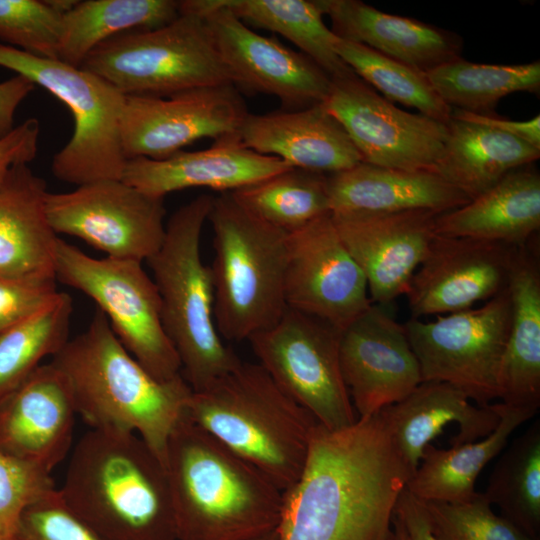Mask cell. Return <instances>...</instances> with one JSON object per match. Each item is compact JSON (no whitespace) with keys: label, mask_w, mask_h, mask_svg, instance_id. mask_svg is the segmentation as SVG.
<instances>
[{"label":"cell","mask_w":540,"mask_h":540,"mask_svg":"<svg viewBox=\"0 0 540 540\" xmlns=\"http://www.w3.org/2000/svg\"><path fill=\"white\" fill-rule=\"evenodd\" d=\"M411 475L380 412L338 430L318 423L283 492L278 540H384Z\"/></svg>","instance_id":"6da1fadb"},{"label":"cell","mask_w":540,"mask_h":540,"mask_svg":"<svg viewBox=\"0 0 540 540\" xmlns=\"http://www.w3.org/2000/svg\"><path fill=\"white\" fill-rule=\"evenodd\" d=\"M177 540H254L276 531L283 492L185 412L166 449Z\"/></svg>","instance_id":"7a4b0ae2"},{"label":"cell","mask_w":540,"mask_h":540,"mask_svg":"<svg viewBox=\"0 0 540 540\" xmlns=\"http://www.w3.org/2000/svg\"><path fill=\"white\" fill-rule=\"evenodd\" d=\"M58 490L101 540H177L166 465L135 433L88 431Z\"/></svg>","instance_id":"3957f363"},{"label":"cell","mask_w":540,"mask_h":540,"mask_svg":"<svg viewBox=\"0 0 540 540\" xmlns=\"http://www.w3.org/2000/svg\"><path fill=\"white\" fill-rule=\"evenodd\" d=\"M51 362L67 377L77 415L92 429L135 433L165 464L169 436L192 393L181 374L165 381L151 375L100 310Z\"/></svg>","instance_id":"277c9868"},{"label":"cell","mask_w":540,"mask_h":540,"mask_svg":"<svg viewBox=\"0 0 540 540\" xmlns=\"http://www.w3.org/2000/svg\"><path fill=\"white\" fill-rule=\"evenodd\" d=\"M185 414L282 492L298 480L318 424L259 363L249 362L192 391Z\"/></svg>","instance_id":"5b68a950"},{"label":"cell","mask_w":540,"mask_h":540,"mask_svg":"<svg viewBox=\"0 0 540 540\" xmlns=\"http://www.w3.org/2000/svg\"><path fill=\"white\" fill-rule=\"evenodd\" d=\"M212 202V196L203 194L178 208L166 224L161 246L147 260L164 329L192 391L242 362L217 330L211 269L201 256L202 229Z\"/></svg>","instance_id":"8992f818"},{"label":"cell","mask_w":540,"mask_h":540,"mask_svg":"<svg viewBox=\"0 0 540 540\" xmlns=\"http://www.w3.org/2000/svg\"><path fill=\"white\" fill-rule=\"evenodd\" d=\"M214 319L222 338L247 339L275 324L287 306L288 233L253 215L230 192L213 197Z\"/></svg>","instance_id":"52a82bcc"},{"label":"cell","mask_w":540,"mask_h":540,"mask_svg":"<svg viewBox=\"0 0 540 540\" xmlns=\"http://www.w3.org/2000/svg\"><path fill=\"white\" fill-rule=\"evenodd\" d=\"M80 67L124 95L168 97L233 85L204 18L195 13H180L155 29L118 34L91 50Z\"/></svg>","instance_id":"ba28073f"},{"label":"cell","mask_w":540,"mask_h":540,"mask_svg":"<svg viewBox=\"0 0 540 540\" xmlns=\"http://www.w3.org/2000/svg\"><path fill=\"white\" fill-rule=\"evenodd\" d=\"M0 67L46 89L70 110L73 135L51 162L57 179L80 186L122 178L126 163L120 141L124 94L81 67L5 44H0Z\"/></svg>","instance_id":"9c48e42d"},{"label":"cell","mask_w":540,"mask_h":540,"mask_svg":"<svg viewBox=\"0 0 540 540\" xmlns=\"http://www.w3.org/2000/svg\"><path fill=\"white\" fill-rule=\"evenodd\" d=\"M55 272L56 280L97 303L119 341L151 375L165 381L181 374L163 326L158 290L142 262L94 258L58 238Z\"/></svg>","instance_id":"30bf717a"},{"label":"cell","mask_w":540,"mask_h":540,"mask_svg":"<svg viewBox=\"0 0 540 540\" xmlns=\"http://www.w3.org/2000/svg\"><path fill=\"white\" fill-rule=\"evenodd\" d=\"M340 334L287 307L275 324L248 338L259 364L279 388L329 430L358 419L341 373Z\"/></svg>","instance_id":"8fae6325"},{"label":"cell","mask_w":540,"mask_h":540,"mask_svg":"<svg viewBox=\"0 0 540 540\" xmlns=\"http://www.w3.org/2000/svg\"><path fill=\"white\" fill-rule=\"evenodd\" d=\"M511 317L508 289L479 307L403 324L422 382L449 383L478 406L498 398L499 372Z\"/></svg>","instance_id":"7c38bea8"},{"label":"cell","mask_w":540,"mask_h":540,"mask_svg":"<svg viewBox=\"0 0 540 540\" xmlns=\"http://www.w3.org/2000/svg\"><path fill=\"white\" fill-rule=\"evenodd\" d=\"M179 13L204 18L237 89L275 96L285 111L309 108L326 100L331 78L319 65L276 38L254 32L217 0L179 1Z\"/></svg>","instance_id":"4fadbf2b"},{"label":"cell","mask_w":540,"mask_h":540,"mask_svg":"<svg viewBox=\"0 0 540 540\" xmlns=\"http://www.w3.org/2000/svg\"><path fill=\"white\" fill-rule=\"evenodd\" d=\"M45 206L57 235L77 237L107 257L147 261L164 240V198L122 179L99 180L66 193L48 192Z\"/></svg>","instance_id":"5bb4252c"},{"label":"cell","mask_w":540,"mask_h":540,"mask_svg":"<svg viewBox=\"0 0 540 540\" xmlns=\"http://www.w3.org/2000/svg\"><path fill=\"white\" fill-rule=\"evenodd\" d=\"M324 105L342 124L362 162L434 172L443 153L446 124L396 107L354 72L331 79Z\"/></svg>","instance_id":"9a60e30c"},{"label":"cell","mask_w":540,"mask_h":540,"mask_svg":"<svg viewBox=\"0 0 540 540\" xmlns=\"http://www.w3.org/2000/svg\"><path fill=\"white\" fill-rule=\"evenodd\" d=\"M248 111L234 85L203 87L168 97L125 95L120 141L126 160L166 159L202 138L239 134Z\"/></svg>","instance_id":"2e32d148"},{"label":"cell","mask_w":540,"mask_h":540,"mask_svg":"<svg viewBox=\"0 0 540 540\" xmlns=\"http://www.w3.org/2000/svg\"><path fill=\"white\" fill-rule=\"evenodd\" d=\"M287 249L288 308L342 331L371 306L365 275L343 244L331 213L288 233Z\"/></svg>","instance_id":"e0dca14e"},{"label":"cell","mask_w":540,"mask_h":540,"mask_svg":"<svg viewBox=\"0 0 540 540\" xmlns=\"http://www.w3.org/2000/svg\"><path fill=\"white\" fill-rule=\"evenodd\" d=\"M391 306H371L341 331L342 377L358 418L379 413L421 382L418 360Z\"/></svg>","instance_id":"ac0fdd59"},{"label":"cell","mask_w":540,"mask_h":540,"mask_svg":"<svg viewBox=\"0 0 540 540\" xmlns=\"http://www.w3.org/2000/svg\"><path fill=\"white\" fill-rule=\"evenodd\" d=\"M517 248L436 234L405 294L412 318L466 310L498 295Z\"/></svg>","instance_id":"d6986e66"},{"label":"cell","mask_w":540,"mask_h":540,"mask_svg":"<svg viewBox=\"0 0 540 540\" xmlns=\"http://www.w3.org/2000/svg\"><path fill=\"white\" fill-rule=\"evenodd\" d=\"M427 210L332 214L336 230L365 275L371 303L392 306L436 236V217Z\"/></svg>","instance_id":"ffe728a7"},{"label":"cell","mask_w":540,"mask_h":540,"mask_svg":"<svg viewBox=\"0 0 540 540\" xmlns=\"http://www.w3.org/2000/svg\"><path fill=\"white\" fill-rule=\"evenodd\" d=\"M76 415L65 374L41 364L0 401V449L52 472L71 449Z\"/></svg>","instance_id":"44dd1931"},{"label":"cell","mask_w":540,"mask_h":540,"mask_svg":"<svg viewBox=\"0 0 540 540\" xmlns=\"http://www.w3.org/2000/svg\"><path fill=\"white\" fill-rule=\"evenodd\" d=\"M289 168L277 157L245 147L236 134L214 141L205 150H182L162 160H126L121 179L146 194L164 198L193 187L232 192Z\"/></svg>","instance_id":"7402d4cb"},{"label":"cell","mask_w":540,"mask_h":540,"mask_svg":"<svg viewBox=\"0 0 540 540\" xmlns=\"http://www.w3.org/2000/svg\"><path fill=\"white\" fill-rule=\"evenodd\" d=\"M239 136L245 147L259 154L326 175L362 162L344 127L324 103L295 111L248 113Z\"/></svg>","instance_id":"603a6c76"},{"label":"cell","mask_w":540,"mask_h":540,"mask_svg":"<svg viewBox=\"0 0 540 540\" xmlns=\"http://www.w3.org/2000/svg\"><path fill=\"white\" fill-rule=\"evenodd\" d=\"M46 182L28 164L0 181V278L55 283L58 236L46 214Z\"/></svg>","instance_id":"cb8c5ba5"},{"label":"cell","mask_w":540,"mask_h":540,"mask_svg":"<svg viewBox=\"0 0 540 540\" xmlns=\"http://www.w3.org/2000/svg\"><path fill=\"white\" fill-rule=\"evenodd\" d=\"M403 461L414 473L424 448L444 427L457 423L450 446L488 436L498 425L497 403L473 405L457 387L440 381H423L408 396L380 411Z\"/></svg>","instance_id":"d4e9b609"},{"label":"cell","mask_w":540,"mask_h":540,"mask_svg":"<svg viewBox=\"0 0 540 540\" xmlns=\"http://www.w3.org/2000/svg\"><path fill=\"white\" fill-rule=\"evenodd\" d=\"M333 33L374 49L419 71L457 60L462 38L410 17L380 11L360 0H315Z\"/></svg>","instance_id":"484cf974"},{"label":"cell","mask_w":540,"mask_h":540,"mask_svg":"<svg viewBox=\"0 0 540 540\" xmlns=\"http://www.w3.org/2000/svg\"><path fill=\"white\" fill-rule=\"evenodd\" d=\"M332 214L427 210L438 214L470 201L433 171H407L365 162L327 175Z\"/></svg>","instance_id":"4316f807"},{"label":"cell","mask_w":540,"mask_h":540,"mask_svg":"<svg viewBox=\"0 0 540 540\" xmlns=\"http://www.w3.org/2000/svg\"><path fill=\"white\" fill-rule=\"evenodd\" d=\"M533 239L518 247L507 289L510 327L503 355L498 398L517 408L540 407V263Z\"/></svg>","instance_id":"83f0119b"},{"label":"cell","mask_w":540,"mask_h":540,"mask_svg":"<svg viewBox=\"0 0 540 540\" xmlns=\"http://www.w3.org/2000/svg\"><path fill=\"white\" fill-rule=\"evenodd\" d=\"M540 228V174L533 164L509 172L467 204L439 214L436 234L527 245Z\"/></svg>","instance_id":"f1b7e54d"},{"label":"cell","mask_w":540,"mask_h":540,"mask_svg":"<svg viewBox=\"0 0 540 540\" xmlns=\"http://www.w3.org/2000/svg\"><path fill=\"white\" fill-rule=\"evenodd\" d=\"M497 407L499 423L485 438L448 449L428 444L405 489L422 502L457 504L473 500L481 471L500 455L512 433L537 413L502 402Z\"/></svg>","instance_id":"f546056e"},{"label":"cell","mask_w":540,"mask_h":540,"mask_svg":"<svg viewBox=\"0 0 540 540\" xmlns=\"http://www.w3.org/2000/svg\"><path fill=\"white\" fill-rule=\"evenodd\" d=\"M434 172L473 199L509 172L533 164L540 149L489 126L452 118Z\"/></svg>","instance_id":"4dcf8cb0"},{"label":"cell","mask_w":540,"mask_h":540,"mask_svg":"<svg viewBox=\"0 0 540 540\" xmlns=\"http://www.w3.org/2000/svg\"><path fill=\"white\" fill-rule=\"evenodd\" d=\"M179 15L174 0L78 1L63 15L58 60L80 67L100 43L123 32L164 26Z\"/></svg>","instance_id":"1f68e13d"},{"label":"cell","mask_w":540,"mask_h":540,"mask_svg":"<svg viewBox=\"0 0 540 540\" xmlns=\"http://www.w3.org/2000/svg\"><path fill=\"white\" fill-rule=\"evenodd\" d=\"M244 24L277 33L319 65L331 79L352 69L338 56V37L326 26L315 0H217Z\"/></svg>","instance_id":"d6a6232c"},{"label":"cell","mask_w":540,"mask_h":540,"mask_svg":"<svg viewBox=\"0 0 540 540\" xmlns=\"http://www.w3.org/2000/svg\"><path fill=\"white\" fill-rule=\"evenodd\" d=\"M441 99L452 109L495 114L501 98L516 92L538 94L540 61L517 65L474 63L459 58L426 73Z\"/></svg>","instance_id":"836d02e7"},{"label":"cell","mask_w":540,"mask_h":540,"mask_svg":"<svg viewBox=\"0 0 540 540\" xmlns=\"http://www.w3.org/2000/svg\"><path fill=\"white\" fill-rule=\"evenodd\" d=\"M482 493L530 537L540 534V420L500 453Z\"/></svg>","instance_id":"e575fe53"},{"label":"cell","mask_w":540,"mask_h":540,"mask_svg":"<svg viewBox=\"0 0 540 540\" xmlns=\"http://www.w3.org/2000/svg\"><path fill=\"white\" fill-rule=\"evenodd\" d=\"M256 217L292 233L330 212L327 175L299 168L230 192Z\"/></svg>","instance_id":"d590c367"},{"label":"cell","mask_w":540,"mask_h":540,"mask_svg":"<svg viewBox=\"0 0 540 540\" xmlns=\"http://www.w3.org/2000/svg\"><path fill=\"white\" fill-rule=\"evenodd\" d=\"M72 309L71 297L57 292L34 314L0 332V401L67 343Z\"/></svg>","instance_id":"8d00e7d4"},{"label":"cell","mask_w":540,"mask_h":540,"mask_svg":"<svg viewBox=\"0 0 540 540\" xmlns=\"http://www.w3.org/2000/svg\"><path fill=\"white\" fill-rule=\"evenodd\" d=\"M335 50L359 78L390 102L416 108L420 114L443 124L451 119L452 108L435 91L426 73L368 46L339 37Z\"/></svg>","instance_id":"74e56055"},{"label":"cell","mask_w":540,"mask_h":540,"mask_svg":"<svg viewBox=\"0 0 540 540\" xmlns=\"http://www.w3.org/2000/svg\"><path fill=\"white\" fill-rule=\"evenodd\" d=\"M63 15L49 0H0V39L29 54L58 60Z\"/></svg>","instance_id":"f35d334b"},{"label":"cell","mask_w":540,"mask_h":540,"mask_svg":"<svg viewBox=\"0 0 540 540\" xmlns=\"http://www.w3.org/2000/svg\"><path fill=\"white\" fill-rule=\"evenodd\" d=\"M440 540H536L501 515L482 493L466 503L423 502Z\"/></svg>","instance_id":"ab89813d"},{"label":"cell","mask_w":540,"mask_h":540,"mask_svg":"<svg viewBox=\"0 0 540 540\" xmlns=\"http://www.w3.org/2000/svg\"><path fill=\"white\" fill-rule=\"evenodd\" d=\"M55 489L51 472L0 449V539L15 538L25 510Z\"/></svg>","instance_id":"60d3db41"},{"label":"cell","mask_w":540,"mask_h":540,"mask_svg":"<svg viewBox=\"0 0 540 540\" xmlns=\"http://www.w3.org/2000/svg\"><path fill=\"white\" fill-rule=\"evenodd\" d=\"M16 540H101L63 501L59 490L28 507Z\"/></svg>","instance_id":"b9f144b4"},{"label":"cell","mask_w":540,"mask_h":540,"mask_svg":"<svg viewBox=\"0 0 540 540\" xmlns=\"http://www.w3.org/2000/svg\"><path fill=\"white\" fill-rule=\"evenodd\" d=\"M57 292L55 283L0 278V332L34 314Z\"/></svg>","instance_id":"7bdbcfd3"},{"label":"cell","mask_w":540,"mask_h":540,"mask_svg":"<svg viewBox=\"0 0 540 540\" xmlns=\"http://www.w3.org/2000/svg\"><path fill=\"white\" fill-rule=\"evenodd\" d=\"M40 123L28 118L0 138V181L8 170L17 164H28L38 151Z\"/></svg>","instance_id":"ee69618b"},{"label":"cell","mask_w":540,"mask_h":540,"mask_svg":"<svg viewBox=\"0 0 540 540\" xmlns=\"http://www.w3.org/2000/svg\"><path fill=\"white\" fill-rule=\"evenodd\" d=\"M452 118L475 122L498 131L513 135L533 147L540 149V117L536 115L527 121H514L504 117L475 114L459 109H452Z\"/></svg>","instance_id":"f6af8a7d"},{"label":"cell","mask_w":540,"mask_h":540,"mask_svg":"<svg viewBox=\"0 0 540 540\" xmlns=\"http://www.w3.org/2000/svg\"><path fill=\"white\" fill-rule=\"evenodd\" d=\"M394 514L400 520L406 540H440L432 531L423 502L404 489Z\"/></svg>","instance_id":"bcb514c9"},{"label":"cell","mask_w":540,"mask_h":540,"mask_svg":"<svg viewBox=\"0 0 540 540\" xmlns=\"http://www.w3.org/2000/svg\"><path fill=\"white\" fill-rule=\"evenodd\" d=\"M34 88L35 85L28 78L18 74L0 82V138L15 127V112Z\"/></svg>","instance_id":"7dc6e473"},{"label":"cell","mask_w":540,"mask_h":540,"mask_svg":"<svg viewBox=\"0 0 540 540\" xmlns=\"http://www.w3.org/2000/svg\"><path fill=\"white\" fill-rule=\"evenodd\" d=\"M393 525V540H406L402 524L398 517L394 514L392 518Z\"/></svg>","instance_id":"c3c4849f"},{"label":"cell","mask_w":540,"mask_h":540,"mask_svg":"<svg viewBox=\"0 0 540 540\" xmlns=\"http://www.w3.org/2000/svg\"><path fill=\"white\" fill-rule=\"evenodd\" d=\"M254 540H278V536H277L276 531H273L265 536H262Z\"/></svg>","instance_id":"681fc988"},{"label":"cell","mask_w":540,"mask_h":540,"mask_svg":"<svg viewBox=\"0 0 540 540\" xmlns=\"http://www.w3.org/2000/svg\"><path fill=\"white\" fill-rule=\"evenodd\" d=\"M384 540H393V531H392V533H391L388 537H386Z\"/></svg>","instance_id":"f907efd6"},{"label":"cell","mask_w":540,"mask_h":540,"mask_svg":"<svg viewBox=\"0 0 540 540\" xmlns=\"http://www.w3.org/2000/svg\"><path fill=\"white\" fill-rule=\"evenodd\" d=\"M0 540H16L15 538H4V539H0Z\"/></svg>","instance_id":"816d5d0a"}]
</instances>
